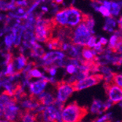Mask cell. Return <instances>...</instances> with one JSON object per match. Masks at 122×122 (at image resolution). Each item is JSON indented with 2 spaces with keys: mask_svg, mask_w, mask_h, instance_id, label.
<instances>
[{
  "mask_svg": "<svg viewBox=\"0 0 122 122\" xmlns=\"http://www.w3.org/2000/svg\"><path fill=\"white\" fill-rule=\"evenodd\" d=\"M41 2H42L41 0H35V1H33L32 4H30L29 8L26 10V14L29 15L32 13H34L35 10L38 7V6L40 5Z\"/></svg>",
  "mask_w": 122,
  "mask_h": 122,
  "instance_id": "24",
  "label": "cell"
},
{
  "mask_svg": "<svg viewBox=\"0 0 122 122\" xmlns=\"http://www.w3.org/2000/svg\"><path fill=\"white\" fill-rule=\"evenodd\" d=\"M121 6L119 4L118 1H116V0H111V5L110 8V12L111 14V16L114 18L118 17L121 12Z\"/></svg>",
  "mask_w": 122,
  "mask_h": 122,
  "instance_id": "18",
  "label": "cell"
},
{
  "mask_svg": "<svg viewBox=\"0 0 122 122\" xmlns=\"http://www.w3.org/2000/svg\"><path fill=\"white\" fill-rule=\"evenodd\" d=\"M119 41H120V37L116 33H113L111 35V36L110 37L109 40H108V47H107V48L110 50L112 52H113L115 53V50H116V46L118 44Z\"/></svg>",
  "mask_w": 122,
  "mask_h": 122,
  "instance_id": "19",
  "label": "cell"
},
{
  "mask_svg": "<svg viewBox=\"0 0 122 122\" xmlns=\"http://www.w3.org/2000/svg\"><path fill=\"white\" fill-rule=\"evenodd\" d=\"M41 2H45V0H41Z\"/></svg>",
  "mask_w": 122,
  "mask_h": 122,
  "instance_id": "37",
  "label": "cell"
},
{
  "mask_svg": "<svg viewBox=\"0 0 122 122\" xmlns=\"http://www.w3.org/2000/svg\"><path fill=\"white\" fill-rule=\"evenodd\" d=\"M49 81L50 80L48 79L43 77L35 81L30 82L29 84V89L30 92L29 95L35 97L40 95L42 93L44 92V90Z\"/></svg>",
  "mask_w": 122,
  "mask_h": 122,
  "instance_id": "8",
  "label": "cell"
},
{
  "mask_svg": "<svg viewBox=\"0 0 122 122\" xmlns=\"http://www.w3.org/2000/svg\"><path fill=\"white\" fill-rule=\"evenodd\" d=\"M78 67L79 66L69 62L66 65V71H67V73L68 74L74 76V75H75L76 73H77V72L78 71Z\"/></svg>",
  "mask_w": 122,
  "mask_h": 122,
  "instance_id": "23",
  "label": "cell"
},
{
  "mask_svg": "<svg viewBox=\"0 0 122 122\" xmlns=\"http://www.w3.org/2000/svg\"><path fill=\"white\" fill-rule=\"evenodd\" d=\"M6 1L12 2H16V0H6Z\"/></svg>",
  "mask_w": 122,
  "mask_h": 122,
  "instance_id": "35",
  "label": "cell"
},
{
  "mask_svg": "<svg viewBox=\"0 0 122 122\" xmlns=\"http://www.w3.org/2000/svg\"><path fill=\"white\" fill-rule=\"evenodd\" d=\"M63 103L56 101L53 104L45 106L36 112L37 122H62Z\"/></svg>",
  "mask_w": 122,
  "mask_h": 122,
  "instance_id": "2",
  "label": "cell"
},
{
  "mask_svg": "<svg viewBox=\"0 0 122 122\" xmlns=\"http://www.w3.org/2000/svg\"><path fill=\"white\" fill-rule=\"evenodd\" d=\"M37 100L40 105L48 106L53 104L56 101V98H55L53 92H44L40 95L37 97Z\"/></svg>",
  "mask_w": 122,
  "mask_h": 122,
  "instance_id": "12",
  "label": "cell"
},
{
  "mask_svg": "<svg viewBox=\"0 0 122 122\" xmlns=\"http://www.w3.org/2000/svg\"><path fill=\"white\" fill-rule=\"evenodd\" d=\"M18 122H37L36 113L27 111H22Z\"/></svg>",
  "mask_w": 122,
  "mask_h": 122,
  "instance_id": "16",
  "label": "cell"
},
{
  "mask_svg": "<svg viewBox=\"0 0 122 122\" xmlns=\"http://www.w3.org/2000/svg\"><path fill=\"white\" fill-rule=\"evenodd\" d=\"M21 113L22 111H21L18 108L17 102H12L5 106L3 116L5 118L6 120L18 122Z\"/></svg>",
  "mask_w": 122,
  "mask_h": 122,
  "instance_id": "9",
  "label": "cell"
},
{
  "mask_svg": "<svg viewBox=\"0 0 122 122\" xmlns=\"http://www.w3.org/2000/svg\"><path fill=\"white\" fill-rule=\"evenodd\" d=\"M104 79H105L104 76L102 74L95 73V74H91L90 76H87L86 77L81 80L76 81L72 83L73 84L75 90L76 92H78L95 86L98 84L99 82H101Z\"/></svg>",
  "mask_w": 122,
  "mask_h": 122,
  "instance_id": "6",
  "label": "cell"
},
{
  "mask_svg": "<svg viewBox=\"0 0 122 122\" xmlns=\"http://www.w3.org/2000/svg\"><path fill=\"white\" fill-rule=\"evenodd\" d=\"M5 47L10 50L12 46H14L15 41H16V33L14 31H11L9 34H7L4 39Z\"/></svg>",
  "mask_w": 122,
  "mask_h": 122,
  "instance_id": "20",
  "label": "cell"
},
{
  "mask_svg": "<svg viewBox=\"0 0 122 122\" xmlns=\"http://www.w3.org/2000/svg\"><path fill=\"white\" fill-rule=\"evenodd\" d=\"M52 2H55L57 5H62L64 3V0H50Z\"/></svg>",
  "mask_w": 122,
  "mask_h": 122,
  "instance_id": "32",
  "label": "cell"
},
{
  "mask_svg": "<svg viewBox=\"0 0 122 122\" xmlns=\"http://www.w3.org/2000/svg\"><path fill=\"white\" fill-rule=\"evenodd\" d=\"M94 34L88 29L85 23L82 22L78 25L72 29L70 41L73 44L85 47L87 46L90 38Z\"/></svg>",
  "mask_w": 122,
  "mask_h": 122,
  "instance_id": "4",
  "label": "cell"
},
{
  "mask_svg": "<svg viewBox=\"0 0 122 122\" xmlns=\"http://www.w3.org/2000/svg\"><path fill=\"white\" fill-rule=\"evenodd\" d=\"M112 82L122 89V73H113Z\"/></svg>",
  "mask_w": 122,
  "mask_h": 122,
  "instance_id": "22",
  "label": "cell"
},
{
  "mask_svg": "<svg viewBox=\"0 0 122 122\" xmlns=\"http://www.w3.org/2000/svg\"><path fill=\"white\" fill-rule=\"evenodd\" d=\"M99 41L104 46V47L108 44V39L105 37H100V39H99Z\"/></svg>",
  "mask_w": 122,
  "mask_h": 122,
  "instance_id": "29",
  "label": "cell"
},
{
  "mask_svg": "<svg viewBox=\"0 0 122 122\" xmlns=\"http://www.w3.org/2000/svg\"><path fill=\"white\" fill-rule=\"evenodd\" d=\"M88 108L72 102L65 106L62 111V122H81L88 114Z\"/></svg>",
  "mask_w": 122,
  "mask_h": 122,
  "instance_id": "3",
  "label": "cell"
},
{
  "mask_svg": "<svg viewBox=\"0 0 122 122\" xmlns=\"http://www.w3.org/2000/svg\"><path fill=\"white\" fill-rule=\"evenodd\" d=\"M4 110H5L4 105L0 103V118L3 116V115H4Z\"/></svg>",
  "mask_w": 122,
  "mask_h": 122,
  "instance_id": "31",
  "label": "cell"
},
{
  "mask_svg": "<svg viewBox=\"0 0 122 122\" xmlns=\"http://www.w3.org/2000/svg\"><path fill=\"white\" fill-rule=\"evenodd\" d=\"M97 57V52L93 50L88 47H83L81 52V57L83 60L91 62V61H95L96 57Z\"/></svg>",
  "mask_w": 122,
  "mask_h": 122,
  "instance_id": "14",
  "label": "cell"
},
{
  "mask_svg": "<svg viewBox=\"0 0 122 122\" xmlns=\"http://www.w3.org/2000/svg\"><path fill=\"white\" fill-rule=\"evenodd\" d=\"M45 53L46 52H45L42 46H41L37 41L33 44L31 50H30V55L34 58L41 59Z\"/></svg>",
  "mask_w": 122,
  "mask_h": 122,
  "instance_id": "15",
  "label": "cell"
},
{
  "mask_svg": "<svg viewBox=\"0 0 122 122\" xmlns=\"http://www.w3.org/2000/svg\"><path fill=\"white\" fill-rule=\"evenodd\" d=\"M0 122H16V121H8V120H0Z\"/></svg>",
  "mask_w": 122,
  "mask_h": 122,
  "instance_id": "34",
  "label": "cell"
},
{
  "mask_svg": "<svg viewBox=\"0 0 122 122\" xmlns=\"http://www.w3.org/2000/svg\"><path fill=\"white\" fill-rule=\"evenodd\" d=\"M118 28V20L116 18H114L113 16H110L109 18H106L105 20L104 25L102 27V29L105 31L113 34Z\"/></svg>",
  "mask_w": 122,
  "mask_h": 122,
  "instance_id": "13",
  "label": "cell"
},
{
  "mask_svg": "<svg viewBox=\"0 0 122 122\" xmlns=\"http://www.w3.org/2000/svg\"><path fill=\"white\" fill-rule=\"evenodd\" d=\"M85 23V24L87 25V27L88 28V29L92 32L94 34H95V30H94V28H95V20L94 18L91 16L90 15H86L85 14L84 15V18H83V21Z\"/></svg>",
  "mask_w": 122,
  "mask_h": 122,
  "instance_id": "21",
  "label": "cell"
},
{
  "mask_svg": "<svg viewBox=\"0 0 122 122\" xmlns=\"http://www.w3.org/2000/svg\"><path fill=\"white\" fill-rule=\"evenodd\" d=\"M113 105L110 100L106 102H102L99 100H94L92 104H91L90 111L94 114H99L105 111L108 110L110 106Z\"/></svg>",
  "mask_w": 122,
  "mask_h": 122,
  "instance_id": "10",
  "label": "cell"
},
{
  "mask_svg": "<svg viewBox=\"0 0 122 122\" xmlns=\"http://www.w3.org/2000/svg\"><path fill=\"white\" fill-rule=\"evenodd\" d=\"M90 5L94 10L95 12H99V9L100 6L102 5L101 0H91Z\"/></svg>",
  "mask_w": 122,
  "mask_h": 122,
  "instance_id": "26",
  "label": "cell"
},
{
  "mask_svg": "<svg viewBox=\"0 0 122 122\" xmlns=\"http://www.w3.org/2000/svg\"><path fill=\"white\" fill-rule=\"evenodd\" d=\"M105 89L109 100L113 104L122 102V89L114 84L113 82H105Z\"/></svg>",
  "mask_w": 122,
  "mask_h": 122,
  "instance_id": "7",
  "label": "cell"
},
{
  "mask_svg": "<svg viewBox=\"0 0 122 122\" xmlns=\"http://www.w3.org/2000/svg\"><path fill=\"white\" fill-rule=\"evenodd\" d=\"M85 14L73 6L60 10L52 18L55 26L74 28L83 21Z\"/></svg>",
  "mask_w": 122,
  "mask_h": 122,
  "instance_id": "1",
  "label": "cell"
},
{
  "mask_svg": "<svg viewBox=\"0 0 122 122\" xmlns=\"http://www.w3.org/2000/svg\"><path fill=\"white\" fill-rule=\"evenodd\" d=\"M110 114L108 113V114H105L99 118H96L94 121H93V122H106V121H110Z\"/></svg>",
  "mask_w": 122,
  "mask_h": 122,
  "instance_id": "28",
  "label": "cell"
},
{
  "mask_svg": "<svg viewBox=\"0 0 122 122\" xmlns=\"http://www.w3.org/2000/svg\"><path fill=\"white\" fill-rule=\"evenodd\" d=\"M118 28L122 30V15H121L118 19Z\"/></svg>",
  "mask_w": 122,
  "mask_h": 122,
  "instance_id": "30",
  "label": "cell"
},
{
  "mask_svg": "<svg viewBox=\"0 0 122 122\" xmlns=\"http://www.w3.org/2000/svg\"><path fill=\"white\" fill-rule=\"evenodd\" d=\"M118 2H119V4L121 5V6L122 7V0H118Z\"/></svg>",
  "mask_w": 122,
  "mask_h": 122,
  "instance_id": "36",
  "label": "cell"
},
{
  "mask_svg": "<svg viewBox=\"0 0 122 122\" xmlns=\"http://www.w3.org/2000/svg\"><path fill=\"white\" fill-rule=\"evenodd\" d=\"M13 64L15 68V72H16L15 75H20L29 64L28 59L23 53H20L18 57L14 58Z\"/></svg>",
  "mask_w": 122,
  "mask_h": 122,
  "instance_id": "11",
  "label": "cell"
},
{
  "mask_svg": "<svg viewBox=\"0 0 122 122\" xmlns=\"http://www.w3.org/2000/svg\"><path fill=\"white\" fill-rule=\"evenodd\" d=\"M56 100L61 103H64L75 92L73 84L70 81H57L56 83Z\"/></svg>",
  "mask_w": 122,
  "mask_h": 122,
  "instance_id": "5",
  "label": "cell"
},
{
  "mask_svg": "<svg viewBox=\"0 0 122 122\" xmlns=\"http://www.w3.org/2000/svg\"><path fill=\"white\" fill-rule=\"evenodd\" d=\"M41 12H43L44 14L45 12H48V8L46 6H42V7H41Z\"/></svg>",
  "mask_w": 122,
  "mask_h": 122,
  "instance_id": "33",
  "label": "cell"
},
{
  "mask_svg": "<svg viewBox=\"0 0 122 122\" xmlns=\"http://www.w3.org/2000/svg\"><path fill=\"white\" fill-rule=\"evenodd\" d=\"M99 12L105 18H109V17L111 16V14H110V10L108 8H106L105 7H104L102 5L100 6L99 9Z\"/></svg>",
  "mask_w": 122,
  "mask_h": 122,
  "instance_id": "25",
  "label": "cell"
},
{
  "mask_svg": "<svg viewBox=\"0 0 122 122\" xmlns=\"http://www.w3.org/2000/svg\"><path fill=\"white\" fill-rule=\"evenodd\" d=\"M97 38L96 36L93 35L92 36H91L87 44V46H86V47H88V48H91V49H93L94 47H95V45L97 43Z\"/></svg>",
  "mask_w": 122,
  "mask_h": 122,
  "instance_id": "27",
  "label": "cell"
},
{
  "mask_svg": "<svg viewBox=\"0 0 122 122\" xmlns=\"http://www.w3.org/2000/svg\"><path fill=\"white\" fill-rule=\"evenodd\" d=\"M17 6L16 2H12L6 0H0V11H14Z\"/></svg>",
  "mask_w": 122,
  "mask_h": 122,
  "instance_id": "17",
  "label": "cell"
}]
</instances>
